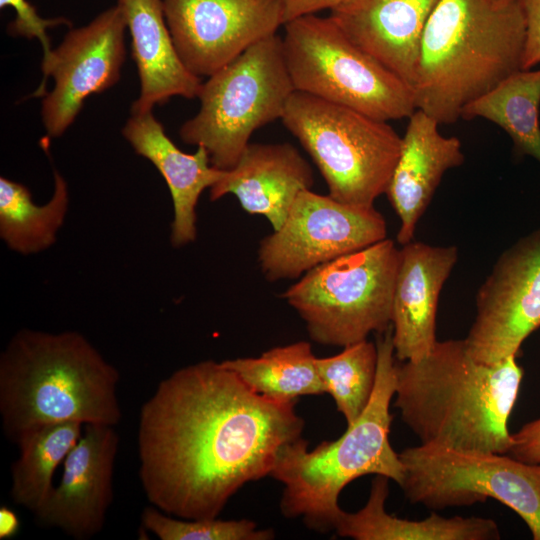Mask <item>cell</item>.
<instances>
[{"label": "cell", "instance_id": "7c38bea8", "mask_svg": "<svg viewBox=\"0 0 540 540\" xmlns=\"http://www.w3.org/2000/svg\"><path fill=\"white\" fill-rule=\"evenodd\" d=\"M125 19L113 6L89 24L70 29L42 65L43 77L30 97L43 96L41 116L51 137L71 126L85 99L114 86L125 61Z\"/></svg>", "mask_w": 540, "mask_h": 540}, {"label": "cell", "instance_id": "d6986e66", "mask_svg": "<svg viewBox=\"0 0 540 540\" xmlns=\"http://www.w3.org/2000/svg\"><path fill=\"white\" fill-rule=\"evenodd\" d=\"M408 119L385 193L400 220L396 238L401 246L412 241L445 172L464 162L460 140L442 135L436 119L419 109Z\"/></svg>", "mask_w": 540, "mask_h": 540}, {"label": "cell", "instance_id": "7402d4cb", "mask_svg": "<svg viewBox=\"0 0 540 540\" xmlns=\"http://www.w3.org/2000/svg\"><path fill=\"white\" fill-rule=\"evenodd\" d=\"M389 478L376 475L369 498L354 513L341 511L334 530L356 540H497V523L482 517H443L432 513L422 520L401 519L385 510Z\"/></svg>", "mask_w": 540, "mask_h": 540}, {"label": "cell", "instance_id": "3957f363", "mask_svg": "<svg viewBox=\"0 0 540 540\" xmlns=\"http://www.w3.org/2000/svg\"><path fill=\"white\" fill-rule=\"evenodd\" d=\"M120 374L77 331L21 329L0 355V418L12 443L51 423L116 426Z\"/></svg>", "mask_w": 540, "mask_h": 540}, {"label": "cell", "instance_id": "ffe728a7", "mask_svg": "<svg viewBox=\"0 0 540 540\" xmlns=\"http://www.w3.org/2000/svg\"><path fill=\"white\" fill-rule=\"evenodd\" d=\"M122 134L138 155L156 167L168 186L173 203L172 246L179 248L193 242L197 237L196 208L200 195L220 179L223 170L211 164L202 146L192 154L181 151L152 111L131 114Z\"/></svg>", "mask_w": 540, "mask_h": 540}, {"label": "cell", "instance_id": "603a6c76", "mask_svg": "<svg viewBox=\"0 0 540 540\" xmlns=\"http://www.w3.org/2000/svg\"><path fill=\"white\" fill-rule=\"evenodd\" d=\"M68 207L67 183L57 171L52 197L43 205L33 202L23 184L1 177L0 237L8 248L22 255L45 251L55 243Z\"/></svg>", "mask_w": 540, "mask_h": 540}, {"label": "cell", "instance_id": "8992f818", "mask_svg": "<svg viewBox=\"0 0 540 540\" xmlns=\"http://www.w3.org/2000/svg\"><path fill=\"white\" fill-rule=\"evenodd\" d=\"M281 120L311 156L332 198L372 207L386 193L402 147L387 121L296 90Z\"/></svg>", "mask_w": 540, "mask_h": 540}, {"label": "cell", "instance_id": "9a60e30c", "mask_svg": "<svg viewBox=\"0 0 540 540\" xmlns=\"http://www.w3.org/2000/svg\"><path fill=\"white\" fill-rule=\"evenodd\" d=\"M115 426L86 424L63 461L60 481L34 514L43 525L76 540L97 535L113 500V472L119 447Z\"/></svg>", "mask_w": 540, "mask_h": 540}, {"label": "cell", "instance_id": "9c48e42d", "mask_svg": "<svg viewBox=\"0 0 540 540\" xmlns=\"http://www.w3.org/2000/svg\"><path fill=\"white\" fill-rule=\"evenodd\" d=\"M283 26V55L296 91L387 122L416 110L412 89L354 44L330 16L301 15Z\"/></svg>", "mask_w": 540, "mask_h": 540}, {"label": "cell", "instance_id": "5b68a950", "mask_svg": "<svg viewBox=\"0 0 540 540\" xmlns=\"http://www.w3.org/2000/svg\"><path fill=\"white\" fill-rule=\"evenodd\" d=\"M392 333L391 325L378 335L374 391L356 422L338 439L310 451L302 437L280 450L270 475L284 486L280 509L285 517H302L308 528L327 532L334 529L342 511L339 495L353 480L375 474L402 484L404 465L389 440L390 403L396 389Z\"/></svg>", "mask_w": 540, "mask_h": 540}, {"label": "cell", "instance_id": "4316f807", "mask_svg": "<svg viewBox=\"0 0 540 540\" xmlns=\"http://www.w3.org/2000/svg\"><path fill=\"white\" fill-rule=\"evenodd\" d=\"M337 355L316 358V367L325 393L333 398L347 426L366 409L372 397L377 375L376 343L367 339L343 347Z\"/></svg>", "mask_w": 540, "mask_h": 540}, {"label": "cell", "instance_id": "7a4b0ae2", "mask_svg": "<svg viewBox=\"0 0 540 540\" xmlns=\"http://www.w3.org/2000/svg\"><path fill=\"white\" fill-rule=\"evenodd\" d=\"M516 357L485 364L464 339L437 341L425 358L396 363L394 405L421 444L508 454V419L523 377Z\"/></svg>", "mask_w": 540, "mask_h": 540}, {"label": "cell", "instance_id": "5bb4252c", "mask_svg": "<svg viewBox=\"0 0 540 540\" xmlns=\"http://www.w3.org/2000/svg\"><path fill=\"white\" fill-rule=\"evenodd\" d=\"M176 51L209 77L285 23L284 0H162Z\"/></svg>", "mask_w": 540, "mask_h": 540}, {"label": "cell", "instance_id": "d4e9b609", "mask_svg": "<svg viewBox=\"0 0 540 540\" xmlns=\"http://www.w3.org/2000/svg\"><path fill=\"white\" fill-rule=\"evenodd\" d=\"M540 69L519 70L465 106L461 118H484L502 128L515 152L540 163Z\"/></svg>", "mask_w": 540, "mask_h": 540}, {"label": "cell", "instance_id": "484cf974", "mask_svg": "<svg viewBox=\"0 0 540 540\" xmlns=\"http://www.w3.org/2000/svg\"><path fill=\"white\" fill-rule=\"evenodd\" d=\"M316 358L309 342L298 341L269 349L259 357L228 359L222 364L254 392L291 402L299 396L325 393Z\"/></svg>", "mask_w": 540, "mask_h": 540}, {"label": "cell", "instance_id": "1f68e13d", "mask_svg": "<svg viewBox=\"0 0 540 540\" xmlns=\"http://www.w3.org/2000/svg\"><path fill=\"white\" fill-rule=\"evenodd\" d=\"M343 0H284L285 23L295 17L331 9ZM284 23V24H285Z\"/></svg>", "mask_w": 540, "mask_h": 540}, {"label": "cell", "instance_id": "30bf717a", "mask_svg": "<svg viewBox=\"0 0 540 540\" xmlns=\"http://www.w3.org/2000/svg\"><path fill=\"white\" fill-rule=\"evenodd\" d=\"M399 457L405 470L400 487L411 503L442 510L493 498L516 512L540 540V464L434 444L405 448Z\"/></svg>", "mask_w": 540, "mask_h": 540}, {"label": "cell", "instance_id": "44dd1931", "mask_svg": "<svg viewBox=\"0 0 540 540\" xmlns=\"http://www.w3.org/2000/svg\"><path fill=\"white\" fill-rule=\"evenodd\" d=\"M131 35L132 57L139 80V97L131 114L152 111L171 97L193 99L202 82L181 61L173 43L162 0H117Z\"/></svg>", "mask_w": 540, "mask_h": 540}, {"label": "cell", "instance_id": "2e32d148", "mask_svg": "<svg viewBox=\"0 0 540 540\" xmlns=\"http://www.w3.org/2000/svg\"><path fill=\"white\" fill-rule=\"evenodd\" d=\"M457 259L454 245L411 241L400 248L391 322L397 360L416 362L434 348L439 296Z\"/></svg>", "mask_w": 540, "mask_h": 540}, {"label": "cell", "instance_id": "83f0119b", "mask_svg": "<svg viewBox=\"0 0 540 540\" xmlns=\"http://www.w3.org/2000/svg\"><path fill=\"white\" fill-rule=\"evenodd\" d=\"M142 526L160 540H271V529H258L249 519L174 518L154 506H147L141 515Z\"/></svg>", "mask_w": 540, "mask_h": 540}, {"label": "cell", "instance_id": "8fae6325", "mask_svg": "<svg viewBox=\"0 0 540 540\" xmlns=\"http://www.w3.org/2000/svg\"><path fill=\"white\" fill-rule=\"evenodd\" d=\"M385 238V218L374 206L345 204L309 189L297 196L280 228L260 241L258 263L270 282L297 279Z\"/></svg>", "mask_w": 540, "mask_h": 540}, {"label": "cell", "instance_id": "f546056e", "mask_svg": "<svg viewBox=\"0 0 540 540\" xmlns=\"http://www.w3.org/2000/svg\"><path fill=\"white\" fill-rule=\"evenodd\" d=\"M525 22L522 70L540 64V0H516Z\"/></svg>", "mask_w": 540, "mask_h": 540}, {"label": "cell", "instance_id": "4fadbf2b", "mask_svg": "<svg viewBox=\"0 0 540 540\" xmlns=\"http://www.w3.org/2000/svg\"><path fill=\"white\" fill-rule=\"evenodd\" d=\"M540 328V228L496 260L476 294V315L464 338L475 360L496 364L517 356Z\"/></svg>", "mask_w": 540, "mask_h": 540}, {"label": "cell", "instance_id": "d6a6232c", "mask_svg": "<svg viewBox=\"0 0 540 540\" xmlns=\"http://www.w3.org/2000/svg\"><path fill=\"white\" fill-rule=\"evenodd\" d=\"M20 522L17 515L8 507L0 508V539L13 537L19 530Z\"/></svg>", "mask_w": 540, "mask_h": 540}, {"label": "cell", "instance_id": "ba28073f", "mask_svg": "<svg viewBox=\"0 0 540 540\" xmlns=\"http://www.w3.org/2000/svg\"><path fill=\"white\" fill-rule=\"evenodd\" d=\"M399 261L400 249L385 238L309 270L281 297L313 341L345 347L391 326Z\"/></svg>", "mask_w": 540, "mask_h": 540}, {"label": "cell", "instance_id": "f1b7e54d", "mask_svg": "<svg viewBox=\"0 0 540 540\" xmlns=\"http://www.w3.org/2000/svg\"><path fill=\"white\" fill-rule=\"evenodd\" d=\"M5 7H11L16 12L14 20L7 26L8 34L12 37L37 38L43 49L42 65L46 64L52 54L47 29L59 25L71 26V21L65 17L42 18L28 0H0V8Z\"/></svg>", "mask_w": 540, "mask_h": 540}, {"label": "cell", "instance_id": "52a82bcc", "mask_svg": "<svg viewBox=\"0 0 540 540\" xmlns=\"http://www.w3.org/2000/svg\"><path fill=\"white\" fill-rule=\"evenodd\" d=\"M294 91L282 37L268 36L207 77L197 96L200 109L183 123L179 136L204 147L214 167L229 170L254 131L282 118Z\"/></svg>", "mask_w": 540, "mask_h": 540}, {"label": "cell", "instance_id": "cb8c5ba5", "mask_svg": "<svg viewBox=\"0 0 540 540\" xmlns=\"http://www.w3.org/2000/svg\"><path fill=\"white\" fill-rule=\"evenodd\" d=\"M83 424L59 422L24 433L16 442L18 458L11 464L10 497L35 514L47 501L53 476L82 435Z\"/></svg>", "mask_w": 540, "mask_h": 540}, {"label": "cell", "instance_id": "4dcf8cb0", "mask_svg": "<svg viewBox=\"0 0 540 540\" xmlns=\"http://www.w3.org/2000/svg\"><path fill=\"white\" fill-rule=\"evenodd\" d=\"M508 454L529 464H540V417L511 434Z\"/></svg>", "mask_w": 540, "mask_h": 540}, {"label": "cell", "instance_id": "6da1fadb", "mask_svg": "<svg viewBox=\"0 0 540 540\" xmlns=\"http://www.w3.org/2000/svg\"><path fill=\"white\" fill-rule=\"evenodd\" d=\"M295 403L254 392L222 362L177 369L139 412L138 474L147 500L177 518H217L301 437Z\"/></svg>", "mask_w": 540, "mask_h": 540}, {"label": "cell", "instance_id": "ac0fdd59", "mask_svg": "<svg viewBox=\"0 0 540 540\" xmlns=\"http://www.w3.org/2000/svg\"><path fill=\"white\" fill-rule=\"evenodd\" d=\"M314 184L313 170L290 143H249L237 164L209 188L211 201L233 194L241 207L277 230L297 196Z\"/></svg>", "mask_w": 540, "mask_h": 540}, {"label": "cell", "instance_id": "e0dca14e", "mask_svg": "<svg viewBox=\"0 0 540 540\" xmlns=\"http://www.w3.org/2000/svg\"><path fill=\"white\" fill-rule=\"evenodd\" d=\"M439 2L343 0L329 16L354 44L411 88L423 33Z\"/></svg>", "mask_w": 540, "mask_h": 540}, {"label": "cell", "instance_id": "277c9868", "mask_svg": "<svg viewBox=\"0 0 540 540\" xmlns=\"http://www.w3.org/2000/svg\"><path fill=\"white\" fill-rule=\"evenodd\" d=\"M526 28L516 0H440L425 27L412 91L440 125L522 70Z\"/></svg>", "mask_w": 540, "mask_h": 540}]
</instances>
